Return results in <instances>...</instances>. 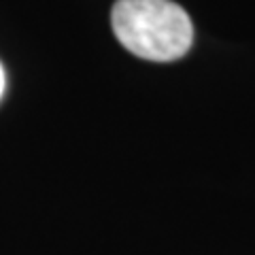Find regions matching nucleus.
I'll return each mask as SVG.
<instances>
[{"label":"nucleus","instance_id":"1","mask_svg":"<svg viewBox=\"0 0 255 255\" xmlns=\"http://www.w3.org/2000/svg\"><path fill=\"white\" fill-rule=\"evenodd\" d=\"M111 21L117 41L142 60H179L194 43V23L172 0H117Z\"/></svg>","mask_w":255,"mask_h":255},{"label":"nucleus","instance_id":"2","mask_svg":"<svg viewBox=\"0 0 255 255\" xmlns=\"http://www.w3.org/2000/svg\"><path fill=\"white\" fill-rule=\"evenodd\" d=\"M2 92H4V70L0 66V96H2Z\"/></svg>","mask_w":255,"mask_h":255}]
</instances>
